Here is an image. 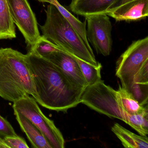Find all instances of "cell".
<instances>
[{"instance_id":"6da1fadb","label":"cell","mask_w":148,"mask_h":148,"mask_svg":"<svg viewBox=\"0 0 148 148\" xmlns=\"http://www.w3.org/2000/svg\"><path fill=\"white\" fill-rule=\"evenodd\" d=\"M27 60L37 91L36 102L51 110L66 112L80 103L85 88L73 84L57 66L35 53Z\"/></svg>"},{"instance_id":"7a4b0ae2","label":"cell","mask_w":148,"mask_h":148,"mask_svg":"<svg viewBox=\"0 0 148 148\" xmlns=\"http://www.w3.org/2000/svg\"><path fill=\"white\" fill-rule=\"evenodd\" d=\"M37 91L27 56L11 48L0 49V97L14 102Z\"/></svg>"},{"instance_id":"3957f363","label":"cell","mask_w":148,"mask_h":148,"mask_svg":"<svg viewBox=\"0 0 148 148\" xmlns=\"http://www.w3.org/2000/svg\"><path fill=\"white\" fill-rule=\"evenodd\" d=\"M46 19L40 26L43 36L69 54L79 58L94 66L100 63L96 60L90 46H88L69 21L53 5H48Z\"/></svg>"},{"instance_id":"277c9868","label":"cell","mask_w":148,"mask_h":148,"mask_svg":"<svg viewBox=\"0 0 148 148\" xmlns=\"http://www.w3.org/2000/svg\"><path fill=\"white\" fill-rule=\"evenodd\" d=\"M80 103L109 117L128 123L130 114L123 108L118 91L106 85L102 80L86 87Z\"/></svg>"},{"instance_id":"5b68a950","label":"cell","mask_w":148,"mask_h":148,"mask_svg":"<svg viewBox=\"0 0 148 148\" xmlns=\"http://www.w3.org/2000/svg\"><path fill=\"white\" fill-rule=\"evenodd\" d=\"M14 111L18 112L29 119L47 139L52 148H64L65 140L62 133L53 121L41 111L33 97L27 95L14 102Z\"/></svg>"},{"instance_id":"8992f818","label":"cell","mask_w":148,"mask_h":148,"mask_svg":"<svg viewBox=\"0 0 148 148\" xmlns=\"http://www.w3.org/2000/svg\"><path fill=\"white\" fill-rule=\"evenodd\" d=\"M148 60V37L132 43L116 62V75L122 86L129 93L134 86V78Z\"/></svg>"},{"instance_id":"52a82bcc","label":"cell","mask_w":148,"mask_h":148,"mask_svg":"<svg viewBox=\"0 0 148 148\" xmlns=\"http://www.w3.org/2000/svg\"><path fill=\"white\" fill-rule=\"evenodd\" d=\"M10 15L29 49L38 41L40 34L35 14L27 0H7Z\"/></svg>"},{"instance_id":"ba28073f","label":"cell","mask_w":148,"mask_h":148,"mask_svg":"<svg viewBox=\"0 0 148 148\" xmlns=\"http://www.w3.org/2000/svg\"><path fill=\"white\" fill-rule=\"evenodd\" d=\"M87 40L97 53L109 56L111 52L112 25L106 13L85 17Z\"/></svg>"},{"instance_id":"9c48e42d","label":"cell","mask_w":148,"mask_h":148,"mask_svg":"<svg viewBox=\"0 0 148 148\" xmlns=\"http://www.w3.org/2000/svg\"><path fill=\"white\" fill-rule=\"evenodd\" d=\"M55 65L76 85L85 88L86 80L76 60L71 54L61 50L43 57Z\"/></svg>"},{"instance_id":"30bf717a","label":"cell","mask_w":148,"mask_h":148,"mask_svg":"<svg viewBox=\"0 0 148 148\" xmlns=\"http://www.w3.org/2000/svg\"><path fill=\"white\" fill-rule=\"evenodd\" d=\"M116 21H138L148 15V0H133L106 13Z\"/></svg>"},{"instance_id":"8fae6325","label":"cell","mask_w":148,"mask_h":148,"mask_svg":"<svg viewBox=\"0 0 148 148\" xmlns=\"http://www.w3.org/2000/svg\"><path fill=\"white\" fill-rule=\"evenodd\" d=\"M116 0H72L70 10L75 14L86 17L106 13Z\"/></svg>"},{"instance_id":"7c38bea8","label":"cell","mask_w":148,"mask_h":148,"mask_svg":"<svg viewBox=\"0 0 148 148\" xmlns=\"http://www.w3.org/2000/svg\"><path fill=\"white\" fill-rule=\"evenodd\" d=\"M14 114L33 148H52L43 133L29 119L18 112H14Z\"/></svg>"},{"instance_id":"4fadbf2b","label":"cell","mask_w":148,"mask_h":148,"mask_svg":"<svg viewBox=\"0 0 148 148\" xmlns=\"http://www.w3.org/2000/svg\"><path fill=\"white\" fill-rule=\"evenodd\" d=\"M111 130L125 148H148L147 136L136 135L117 123L113 125Z\"/></svg>"},{"instance_id":"5bb4252c","label":"cell","mask_w":148,"mask_h":148,"mask_svg":"<svg viewBox=\"0 0 148 148\" xmlns=\"http://www.w3.org/2000/svg\"><path fill=\"white\" fill-rule=\"evenodd\" d=\"M16 37L15 27L10 15L7 0H0V39Z\"/></svg>"},{"instance_id":"9a60e30c","label":"cell","mask_w":148,"mask_h":148,"mask_svg":"<svg viewBox=\"0 0 148 148\" xmlns=\"http://www.w3.org/2000/svg\"><path fill=\"white\" fill-rule=\"evenodd\" d=\"M123 108L127 113L131 115L140 114L148 110V105L143 106L122 86L119 85L118 90Z\"/></svg>"},{"instance_id":"2e32d148","label":"cell","mask_w":148,"mask_h":148,"mask_svg":"<svg viewBox=\"0 0 148 148\" xmlns=\"http://www.w3.org/2000/svg\"><path fill=\"white\" fill-rule=\"evenodd\" d=\"M71 55L77 62L88 85L93 84L101 80V64L98 66H94L76 56Z\"/></svg>"},{"instance_id":"e0dca14e","label":"cell","mask_w":148,"mask_h":148,"mask_svg":"<svg viewBox=\"0 0 148 148\" xmlns=\"http://www.w3.org/2000/svg\"><path fill=\"white\" fill-rule=\"evenodd\" d=\"M148 110L138 114H129L127 124L140 135L147 136L148 134Z\"/></svg>"},{"instance_id":"ac0fdd59","label":"cell","mask_w":148,"mask_h":148,"mask_svg":"<svg viewBox=\"0 0 148 148\" xmlns=\"http://www.w3.org/2000/svg\"><path fill=\"white\" fill-rule=\"evenodd\" d=\"M61 49L46 38L44 36H40L33 47L28 51H32L40 57H45L54 52L59 51Z\"/></svg>"},{"instance_id":"d6986e66","label":"cell","mask_w":148,"mask_h":148,"mask_svg":"<svg viewBox=\"0 0 148 148\" xmlns=\"http://www.w3.org/2000/svg\"><path fill=\"white\" fill-rule=\"evenodd\" d=\"M8 148H29L24 138L19 136H11L4 137Z\"/></svg>"},{"instance_id":"ffe728a7","label":"cell","mask_w":148,"mask_h":148,"mask_svg":"<svg viewBox=\"0 0 148 148\" xmlns=\"http://www.w3.org/2000/svg\"><path fill=\"white\" fill-rule=\"evenodd\" d=\"M17 135L10 123L0 115V136L4 137Z\"/></svg>"},{"instance_id":"44dd1931","label":"cell","mask_w":148,"mask_h":148,"mask_svg":"<svg viewBox=\"0 0 148 148\" xmlns=\"http://www.w3.org/2000/svg\"><path fill=\"white\" fill-rule=\"evenodd\" d=\"M132 1H133V0H116V1L114 2V3L109 8L108 10H107V12H110V11H112L122 5H124L125 3L130 2Z\"/></svg>"},{"instance_id":"7402d4cb","label":"cell","mask_w":148,"mask_h":148,"mask_svg":"<svg viewBox=\"0 0 148 148\" xmlns=\"http://www.w3.org/2000/svg\"><path fill=\"white\" fill-rule=\"evenodd\" d=\"M0 148H8L5 140L4 137L0 136Z\"/></svg>"},{"instance_id":"603a6c76","label":"cell","mask_w":148,"mask_h":148,"mask_svg":"<svg viewBox=\"0 0 148 148\" xmlns=\"http://www.w3.org/2000/svg\"><path fill=\"white\" fill-rule=\"evenodd\" d=\"M36 1L42 3H48L51 5H53V4L58 0H36Z\"/></svg>"}]
</instances>
